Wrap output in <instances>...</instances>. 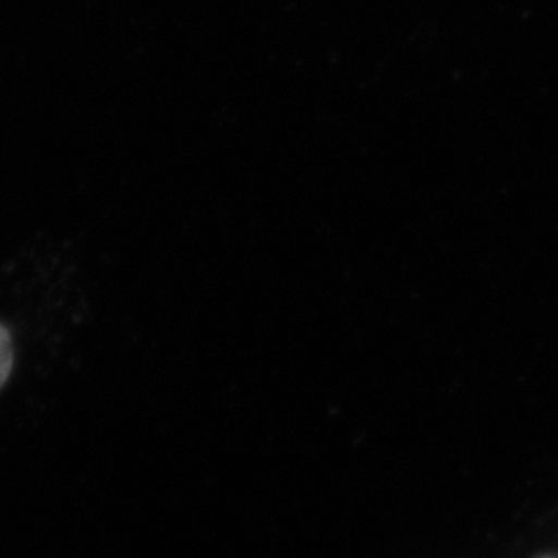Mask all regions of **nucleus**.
Returning <instances> with one entry per match:
<instances>
[{
	"label": "nucleus",
	"mask_w": 558,
	"mask_h": 558,
	"mask_svg": "<svg viewBox=\"0 0 558 558\" xmlns=\"http://www.w3.org/2000/svg\"><path fill=\"white\" fill-rule=\"evenodd\" d=\"M13 367V343H11L10 331L0 324V389L10 378Z\"/></svg>",
	"instance_id": "f257e3e1"
}]
</instances>
